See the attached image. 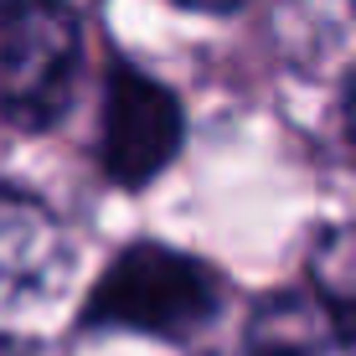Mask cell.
Returning <instances> with one entry per match:
<instances>
[{"label":"cell","instance_id":"9c48e42d","mask_svg":"<svg viewBox=\"0 0 356 356\" xmlns=\"http://www.w3.org/2000/svg\"><path fill=\"white\" fill-rule=\"evenodd\" d=\"M346 119H351V140H356V78H351V104H346Z\"/></svg>","mask_w":356,"mask_h":356},{"label":"cell","instance_id":"52a82bcc","mask_svg":"<svg viewBox=\"0 0 356 356\" xmlns=\"http://www.w3.org/2000/svg\"><path fill=\"white\" fill-rule=\"evenodd\" d=\"M0 356H36L26 341H16V336H6V330H0Z\"/></svg>","mask_w":356,"mask_h":356},{"label":"cell","instance_id":"6da1fadb","mask_svg":"<svg viewBox=\"0 0 356 356\" xmlns=\"http://www.w3.org/2000/svg\"><path fill=\"white\" fill-rule=\"evenodd\" d=\"M212 310H217V274L196 264L191 253L161 248V243L124 248L88 300L93 325L140 330V336H165V341L202 330L212 321Z\"/></svg>","mask_w":356,"mask_h":356},{"label":"cell","instance_id":"5b68a950","mask_svg":"<svg viewBox=\"0 0 356 356\" xmlns=\"http://www.w3.org/2000/svg\"><path fill=\"white\" fill-rule=\"evenodd\" d=\"M248 356H356V310L315 284L268 294L248 321Z\"/></svg>","mask_w":356,"mask_h":356},{"label":"cell","instance_id":"277c9868","mask_svg":"<svg viewBox=\"0 0 356 356\" xmlns=\"http://www.w3.org/2000/svg\"><path fill=\"white\" fill-rule=\"evenodd\" d=\"M181 145V104L155 78L134 67H114L104 98V165L124 186H145L161 176Z\"/></svg>","mask_w":356,"mask_h":356},{"label":"cell","instance_id":"8992f818","mask_svg":"<svg viewBox=\"0 0 356 356\" xmlns=\"http://www.w3.org/2000/svg\"><path fill=\"white\" fill-rule=\"evenodd\" d=\"M310 284L330 294L336 305L356 310V222L351 227H330L310 253Z\"/></svg>","mask_w":356,"mask_h":356},{"label":"cell","instance_id":"ba28073f","mask_svg":"<svg viewBox=\"0 0 356 356\" xmlns=\"http://www.w3.org/2000/svg\"><path fill=\"white\" fill-rule=\"evenodd\" d=\"M176 6H191V10H232L243 0H176Z\"/></svg>","mask_w":356,"mask_h":356},{"label":"cell","instance_id":"7a4b0ae2","mask_svg":"<svg viewBox=\"0 0 356 356\" xmlns=\"http://www.w3.org/2000/svg\"><path fill=\"white\" fill-rule=\"evenodd\" d=\"M83 26L67 0H0V119L42 129L67 108Z\"/></svg>","mask_w":356,"mask_h":356},{"label":"cell","instance_id":"3957f363","mask_svg":"<svg viewBox=\"0 0 356 356\" xmlns=\"http://www.w3.org/2000/svg\"><path fill=\"white\" fill-rule=\"evenodd\" d=\"M72 279V238L42 196L0 181V321L57 300Z\"/></svg>","mask_w":356,"mask_h":356}]
</instances>
